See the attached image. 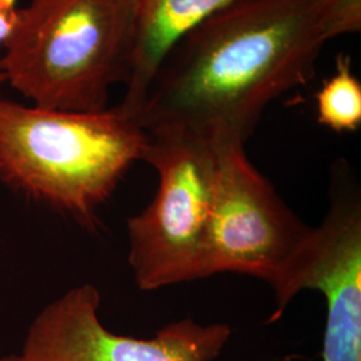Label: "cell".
<instances>
[{"label": "cell", "instance_id": "1", "mask_svg": "<svg viewBox=\"0 0 361 361\" xmlns=\"http://www.w3.org/2000/svg\"><path fill=\"white\" fill-rule=\"evenodd\" d=\"M360 31L361 0H240L169 52L134 116L146 131L245 146L268 104L314 78L324 47Z\"/></svg>", "mask_w": 361, "mask_h": 361}, {"label": "cell", "instance_id": "2", "mask_svg": "<svg viewBox=\"0 0 361 361\" xmlns=\"http://www.w3.org/2000/svg\"><path fill=\"white\" fill-rule=\"evenodd\" d=\"M146 145L147 131L119 104L86 113L0 97V180L87 228Z\"/></svg>", "mask_w": 361, "mask_h": 361}, {"label": "cell", "instance_id": "3", "mask_svg": "<svg viewBox=\"0 0 361 361\" xmlns=\"http://www.w3.org/2000/svg\"><path fill=\"white\" fill-rule=\"evenodd\" d=\"M138 0H28L1 44L4 85L31 104L101 111L129 79Z\"/></svg>", "mask_w": 361, "mask_h": 361}, {"label": "cell", "instance_id": "4", "mask_svg": "<svg viewBox=\"0 0 361 361\" xmlns=\"http://www.w3.org/2000/svg\"><path fill=\"white\" fill-rule=\"evenodd\" d=\"M222 146L177 130L147 131L142 161L157 170L158 190L128 219L129 264L142 290L204 279Z\"/></svg>", "mask_w": 361, "mask_h": 361}, {"label": "cell", "instance_id": "5", "mask_svg": "<svg viewBox=\"0 0 361 361\" xmlns=\"http://www.w3.org/2000/svg\"><path fill=\"white\" fill-rule=\"evenodd\" d=\"M245 146L224 145L219 185L204 252V279L238 273L271 285V322L296 296V281L314 228L297 217L255 165Z\"/></svg>", "mask_w": 361, "mask_h": 361}, {"label": "cell", "instance_id": "6", "mask_svg": "<svg viewBox=\"0 0 361 361\" xmlns=\"http://www.w3.org/2000/svg\"><path fill=\"white\" fill-rule=\"evenodd\" d=\"M101 293L79 285L46 305L27 331L26 361H213L228 344V324L174 322L152 338L118 335L99 319Z\"/></svg>", "mask_w": 361, "mask_h": 361}, {"label": "cell", "instance_id": "7", "mask_svg": "<svg viewBox=\"0 0 361 361\" xmlns=\"http://www.w3.org/2000/svg\"><path fill=\"white\" fill-rule=\"evenodd\" d=\"M304 289L325 298L323 361H361V193L345 161L334 165L329 209L297 279Z\"/></svg>", "mask_w": 361, "mask_h": 361}, {"label": "cell", "instance_id": "8", "mask_svg": "<svg viewBox=\"0 0 361 361\" xmlns=\"http://www.w3.org/2000/svg\"><path fill=\"white\" fill-rule=\"evenodd\" d=\"M237 1L240 0H138L135 49L119 104L134 114L169 52L209 18Z\"/></svg>", "mask_w": 361, "mask_h": 361}, {"label": "cell", "instance_id": "9", "mask_svg": "<svg viewBox=\"0 0 361 361\" xmlns=\"http://www.w3.org/2000/svg\"><path fill=\"white\" fill-rule=\"evenodd\" d=\"M317 122L335 133H353L361 126V83L348 54H338L335 71L316 92Z\"/></svg>", "mask_w": 361, "mask_h": 361}, {"label": "cell", "instance_id": "10", "mask_svg": "<svg viewBox=\"0 0 361 361\" xmlns=\"http://www.w3.org/2000/svg\"><path fill=\"white\" fill-rule=\"evenodd\" d=\"M18 0H0V47L3 42L8 37L13 23L15 18L18 13ZM4 85L3 77L0 75V87Z\"/></svg>", "mask_w": 361, "mask_h": 361}, {"label": "cell", "instance_id": "11", "mask_svg": "<svg viewBox=\"0 0 361 361\" xmlns=\"http://www.w3.org/2000/svg\"><path fill=\"white\" fill-rule=\"evenodd\" d=\"M0 361H26L22 355H4L0 356Z\"/></svg>", "mask_w": 361, "mask_h": 361}]
</instances>
